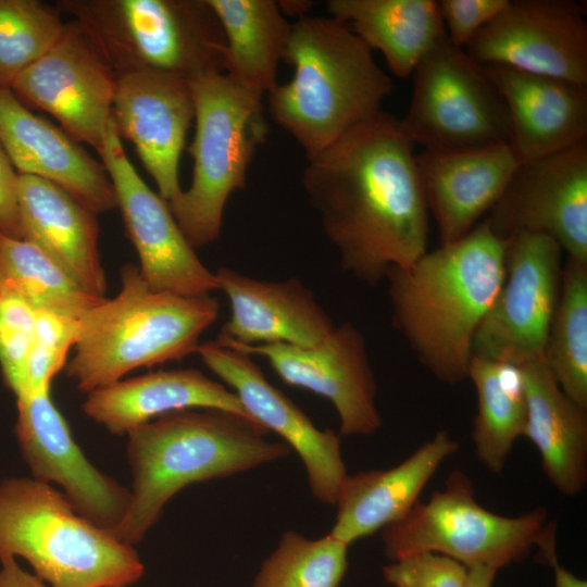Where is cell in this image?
<instances>
[{
	"mask_svg": "<svg viewBox=\"0 0 587 587\" xmlns=\"http://www.w3.org/2000/svg\"><path fill=\"white\" fill-rule=\"evenodd\" d=\"M464 50L483 66H505L587 86L586 4L510 0Z\"/></svg>",
	"mask_w": 587,
	"mask_h": 587,
	"instance_id": "7c38bea8",
	"label": "cell"
},
{
	"mask_svg": "<svg viewBox=\"0 0 587 587\" xmlns=\"http://www.w3.org/2000/svg\"><path fill=\"white\" fill-rule=\"evenodd\" d=\"M510 0H438L448 39L464 48L474 35L495 18Z\"/></svg>",
	"mask_w": 587,
	"mask_h": 587,
	"instance_id": "74e56055",
	"label": "cell"
},
{
	"mask_svg": "<svg viewBox=\"0 0 587 587\" xmlns=\"http://www.w3.org/2000/svg\"><path fill=\"white\" fill-rule=\"evenodd\" d=\"M551 567L554 575V587H587V582L574 575L555 560Z\"/></svg>",
	"mask_w": 587,
	"mask_h": 587,
	"instance_id": "b9f144b4",
	"label": "cell"
},
{
	"mask_svg": "<svg viewBox=\"0 0 587 587\" xmlns=\"http://www.w3.org/2000/svg\"><path fill=\"white\" fill-rule=\"evenodd\" d=\"M326 9L379 51L399 78L409 77L446 34L436 0H329Z\"/></svg>",
	"mask_w": 587,
	"mask_h": 587,
	"instance_id": "83f0119b",
	"label": "cell"
},
{
	"mask_svg": "<svg viewBox=\"0 0 587 587\" xmlns=\"http://www.w3.org/2000/svg\"><path fill=\"white\" fill-rule=\"evenodd\" d=\"M16 404L15 434L32 477L59 486L87 521L110 532L115 529L128 510L129 489L86 458L54 405L50 390L22 395Z\"/></svg>",
	"mask_w": 587,
	"mask_h": 587,
	"instance_id": "e0dca14e",
	"label": "cell"
},
{
	"mask_svg": "<svg viewBox=\"0 0 587 587\" xmlns=\"http://www.w3.org/2000/svg\"><path fill=\"white\" fill-rule=\"evenodd\" d=\"M383 576L392 587H467L469 570L446 555L419 552L391 561Z\"/></svg>",
	"mask_w": 587,
	"mask_h": 587,
	"instance_id": "8d00e7d4",
	"label": "cell"
},
{
	"mask_svg": "<svg viewBox=\"0 0 587 587\" xmlns=\"http://www.w3.org/2000/svg\"><path fill=\"white\" fill-rule=\"evenodd\" d=\"M467 378L477 399L472 439L479 463L500 474L517 438L524 436L527 404L520 366L473 357Z\"/></svg>",
	"mask_w": 587,
	"mask_h": 587,
	"instance_id": "f546056e",
	"label": "cell"
},
{
	"mask_svg": "<svg viewBox=\"0 0 587 587\" xmlns=\"http://www.w3.org/2000/svg\"><path fill=\"white\" fill-rule=\"evenodd\" d=\"M483 67L505 103L508 143L520 163L587 140V86L505 66Z\"/></svg>",
	"mask_w": 587,
	"mask_h": 587,
	"instance_id": "603a6c76",
	"label": "cell"
},
{
	"mask_svg": "<svg viewBox=\"0 0 587 587\" xmlns=\"http://www.w3.org/2000/svg\"><path fill=\"white\" fill-rule=\"evenodd\" d=\"M267 433L255 421L211 409L170 412L134 428L127 434L126 447L130 502L111 533L134 547L186 486L286 457L290 448L266 439Z\"/></svg>",
	"mask_w": 587,
	"mask_h": 587,
	"instance_id": "3957f363",
	"label": "cell"
},
{
	"mask_svg": "<svg viewBox=\"0 0 587 587\" xmlns=\"http://www.w3.org/2000/svg\"><path fill=\"white\" fill-rule=\"evenodd\" d=\"M485 220L499 237L537 233L587 264V140L520 163Z\"/></svg>",
	"mask_w": 587,
	"mask_h": 587,
	"instance_id": "4fadbf2b",
	"label": "cell"
},
{
	"mask_svg": "<svg viewBox=\"0 0 587 587\" xmlns=\"http://www.w3.org/2000/svg\"><path fill=\"white\" fill-rule=\"evenodd\" d=\"M382 540L391 561L435 552L467 569L482 565L499 571L533 548L544 564L558 560L557 528L545 508L517 516L494 513L479 504L471 478L459 470L426 502L419 500L405 516L385 527Z\"/></svg>",
	"mask_w": 587,
	"mask_h": 587,
	"instance_id": "9c48e42d",
	"label": "cell"
},
{
	"mask_svg": "<svg viewBox=\"0 0 587 587\" xmlns=\"http://www.w3.org/2000/svg\"><path fill=\"white\" fill-rule=\"evenodd\" d=\"M116 75L224 73L226 39L207 0H61Z\"/></svg>",
	"mask_w": 587,
	"mask_h": 587,
	"instance_id": "52a82bcc",
	"label": "cell"
},
{
	"mask_svg": "<svg viewBox=\"0 0 587 587\" xmlns=\"http://www.w3.org/2000/svg\"><path fill=\"white\" fill-rule=\"evenodd\" d=\"M544 362L561 390L587 411V264L569 258Z\"/></svg>",
	"mask_w": 587,
	"mask_h": 587,
	"instance_id": "1f68e13d",
	"label": "cell"
},
{
	"mask_svg": "<svg viewBox=\"0 0 587 587\" xmlns=\"http://www.w3.org/2000/svg\"><path fill=\"white\" fill-rule=\"evenodd\" d=\"M116 196L139 272L154 290L196 297L217 290L215 274L198 258L168 203L140 177L125 153L112 118L99 153Z\"/></svg>",
	"mask_w": 587,
	"mask_h": 587,
	"instance_id": "5bb4252c",
	"label": "cell"
},
{
	"mask_svg": "<svg viewBox=\"0 0 587 587\" xmlns=\"http://www.w3.org/2000/svg\"><path fill=\"white\" fill-rule=\"evenodd\" d=\"M505 247L484 218L462 238L386 275L394 327L444 384L467 379L475 335L504 278Z\"/></svg>",
	"mask_w": 587,
	"mask_h": 587,
	"instance_id": "7a4b0ae2",
	"label": "cell"
},
{
	"mask_svg": "<svg viewBox=\"0 0 587 587\" xmlns=\"http://www.w3.org/2000/svg\"><path fill=\"white\" fill-rule=\"evenodd\" d=\"M467 587H492L497 570L476 565L469 567Z\"/></svg>",
	"mask_w": 587,
	"mask_h": 587,
	"instance_id": "60d3db41",
	"label": "cell"
},
{
	"mask_svg": "<svg viewBox=\"0 0 587 587\" xmlns=\"http://www.w3.org/2000/svg\"><path fill=\"white\" fill-rule=\"evenodd\" d=\"M82 409L114 435H127L163 414L180 410H221L254 421L232 389L193 369L117 380L88 392Z\"/></svg>",
	"mask_w": 587,
	"mask_h": 587,
	"instance_id": "484cf974",
	"label": "cell"
},
{
	"mask_svg": "<svg viewBox=\"0 0 587 587\" xmlns=\"http://www.w3.org/2000/svg\"><path fill=\"white\" fill-rule=\"evenodd\" d=\"M284 62L294 76L266 95L267 112L308 160L380 112L394 90L372 50L332 16L307 14L291 23Z\"/></svg>",
	"mask_w": 587,
	"mask_h": 587,
	"instance_id": "277c9868",
	"label": "cell"
},
{
	"mask_svg": "<svg viewBox=\"0 0 587 587\" xmlns=\"http://www.w3.org/2000/svg\"><path fill=\"white\" fill-rule=\"evenodd\" d=\"M223 28L224 73L264 97L277 85L291 32L277 1L207 0Z\"/></svg>",
	"mask_w": 587,
	"mask_h": 587,
	"instance_id": "f1b7e54d",
	"label": "cell"
},
{
	"mask_svg": "<svg viewBox=\"0 0 587 587\" xmlns=\"http://www.w3.org/2000/svg\"><path fill=\"white\" fill-rule=\"evenodd\" d=\"M21 239L50 257L88 292L104 298L97 215L46 179L17 175Z\"/></svg>",
	"mask_w": 587,
	"mask_h": 587,
	"instance_id": "d4e9b609",
	"label": "cell"
},
{
	"mask_svg": "<svg viewBox=\"0 0 587 587\" xmlns=\"http://www.w3.org/2000/svg\"><path fill=\"white\" fill-rule=\"evenodd\" d=\"M214 274L217 290L227 296L230 305V316L218 336L233 342L313 347L335 327L312 291L297 277L261 280L225 266Z\"/></svg>",
	"mask_w": 587,
	"mask_h": 587,
	"instance_id": "7402d4cb",
	"label": "cell"
},
{
	"mask_svg": "<svg viewBox=\"0 0 587 587\" xmlns=\"http://www.w3.org/2000/svg\"><path fill=\"white\" fill-rule=\"evenodd\" d=\"M428 213L440 245L469 234L500 198L520 162L509 143L415 155Z\"/></svg>",
	"mask_w": 587,
	"mask_h": 587,
	"instance_id": "44dd1931",
	"label": "cell"
},
{
	"mask_svg": "<svg viewBox=\"0 0 587 587\" xmlns=\"http://www.w3.org/2000/svg\"><path fill=\"white\" fill-rule=\"evenodd\" d=\"M115 85L116 74L72 20L54 46L22 72L10 89L20 100L55 117L77 142L100 153Z\"/></svg>",
	"mask_w": 587,
	"mask_h": 587,
	"instance_id": "2e32d148",
	"label": "cell"
},
{
	"mask_svg": "<svg viewBox=\"0 0 587 587\" xmlns=\"http://www.w3.org/2000/svg\"><path fill=\"white\" fill-rule=\"evenodd\" d=\"M196 130L188 152L192 180L168 203L190 246L214 242L221 233L228 198L246 185L247 171L268 134L263 96L225 73L188 79Z\"/></svg>",
	"mask_w": 587,
	"mask_h": 587,
	"instance_id": "ba28073f",
	"label": "cell"
},
{
	"mask_svg": "<svg viewBox=\"0 0 587 587\" xmlns=\"http://www.w3.org/2000/svg\"><path fill=\"white\" fill-rule=\"evenodd\" d=\"M348 547L329 534L310 539L288 530L251 587H338L348 569Z\"/></svg>",
	"mask_w": 587,
	"mask_h": 587,
	"instance_id": "d6a6232c",
	"label": "cell"
},
{
	"mask_svg": "<svg viewBox=\"0 0 587 587\" xmlns=\"http://www.w3.org/2000/svg\"><path fill=\"white\" fill-rule=\"evenodd\" d=\"M0 143L18 174L53 183L96 215L117 207L104 164L32 113L10 88H0Z\"/></svg>",
	"mask_w": 587,
	"mask_h": 587,
	"instance_id": "ffe728a7",
	"label": "cell"
},
{
	"mask_svg": "<svg viewBox=\"0 0 587 587\" xmlns=\"http://www.w3.org/2000/svg\"><path fill=\"white\" fill-rule=\"evenodd\" d=\"M458 449L459 442L447 430H440L394 467L347 474L337 494V513L329 535L350 546L401 520Z\"/></svg>",
	"mask_w": 587,
	"mask_h": 587,
	"instance_id": "cb8c5ba5",
	"label": "cell"
},
{
	"mask_svg": "<svg viewBox=\"0 0 587 587\" xmlns=\"http://www.w3.org/2000/svg\"><path fill=\"white\" fill-rule=\"evenodd\" d=\"M502 285L473 341V357L521 366L544 359L561 288L562 249L521 232L507 239Z\"/></svg>",
	"mask_w": 587,
	"mask_h": 587,
	"instance_id": "8fae6325",
	"label": "cell"
},
{
	"mask_svg": "<svg viewBox=\"0 0 587 587\" xmlns=\"http://www.w3.org/2000/svg\"><path fill=\"white\" fill-rule=\"evenodd\" d=\"M284 15L296 14L298 17L307 15V12L312 7L310 1H277Z\"/></svg>",
	"mask_w": 587,
	"mask_h": 587,
	"instance_id": "7bdbcfd3",
	"label": "cell"
},
{
	"mask_svg": "<svg viewBox=\"0 0 587 587\" xmlns=\"http://www.w3.org/2000/svg\"><path fill=\"white\" fill-rule=\"evenodd\" d=\"M121 290L79 320L66 376L85 394L123 379L139 367L180 361L196 353L201 335L216 321L211 295L187 297L152 289L139 267L121 268Z\"/></svg>",
	"mask_w": 587,
	"mask_h": 587,
	"instance_id": "5b68a950",
	"label": "cell"
},
{
	"mask_svg": "<svg viewBox=\"0 0 587 587\" xmlns=\"http://www.w3.org/2000/svg\"><path fill=\"white\" fill-rule=\"evenodd\" d=\"M105 587H130V586H127V585H112V586H105Z\"/></svg>",
	"mask_w": 587,
	"mask_h": 587,
	"instance_id": "ee69618b",
	"label": "cell"
},
{
	"mask_svg": "<svg viewBox=\"0 0 587 587\" xmlns=\"http://www.w3.org/2000/svg\"><path fill=\"white\" fill-rule=\"evenodd\" d=\"M217 338L249 355L264 358L285 384L329 400L339 417V435L369 436L382 427L367 346L353 324L335 325L313 347L280 342L246 346Z\"/></svg>",
	"mask_w": 587,
	"mask_h": 587,
	"instance_id": "9a60e30c",
	"label": "cell"
},
{
	"mask_svg": "<svg viewBox=\"0 0 587 587\" xmlns=\"http://www.w3.org/2000/svg\"><path fill=\"white\" fill-rule=\"evenodd\" d=\"M0 287L17 294L35 311L78 321L105 298L88 292L36 246L1 232Z\"/></svg>",
	"mask_w": 587,
	"mask_h": 587,
	"instance_id": "4dcf8cb0",
	"label": "cell"
},
{
	"mask_svg": "<svg viewBox=\"0 0 587 587\" xmlns=\"http://www.w3.org/2000/svg\"><path fill=\"white\" fill-rule=\"evenodd\" d=\"M412 147L400 120L380 111L308 160L302 173L341 267L369 286L427 251L429 213Z\"/></svg>",
	"mask_w": 587,
	"mask_h": 587,
	"instance_id": "6da1fadb",
	"label": "cell"
},
{
	"mask_svg": "<svg viewBox=\"0 0 587 587\" xmlns=\"http://www.w3.org/2000/svg\"><path fill=\"white\" fill-rule=\"evenodd\" d=\"M78 332V320L36 311L34 336L25 364L24 390L20 396L50 390L53 377L66 365Z\"/></svg>",
	"mask_w": 587,
	"mask_h": 587,
	"instance_id": "e575fe53",
	"label": "cell"
},
{
	"mask_svg": "<svg viewBox=\"0 0 587 587\" xmlns=\"http://www.w3.org/2000/svg\"><path fill=\"white\" fill-rule=\"evenodd\" d=\"M520 369L527 404L523 437L536 447L551 485L563 496H576L587 483V411L561 390L544 359Z\"/></svg>",
	"mask_w": 587,
	"mask_h": 587,
	"instance_id": "4316f807",
	"label": "cell"
},
{
	"mask_svg": "<svg viewBox=\"0 0 587 587\" xmlns=\"http://www.w3.org/2000/svg\"><path fill=\"white\" fill-rule=\"evenodd\" d=\"M0 587H49L37 575L22 569L16 559H0Z\"/></svg>",
	"mask_w": 587,
	"mask_h": 587,
	"instance_id": "ab89813d",
	"label": "cell"
},
{
	"mask_svg": "<svg viewBox=\"0 0 587 587\" xmlns=\"http://www.w3.org/2000/svg\"><path fill=\"white\" fill-rule=\"evenodd\" d=\"M17 175L0 143V232L21 239Z\"/></svg>",
	"mask_w": 587,
	"mask_h": 587,
	"instance_id": "f35d334b",
	"label": "cell"
},
{
	"mask_svg": "<svg viewBox=\"0 0 587 587\" xmlns=\"http://www.w3.org/2000/svg\"><path fill=\"white\" fill-rule=\"evenodd\" d=\"M203 364L238 396L250 416L275 432L303 462L314 498L335 505L347 476L340 435L320 429L284 392L273 386L251 355L216 338L200 344Z\"/></svg>",
	"mask_w": 587,
	"mask_h": 587,
	"instance_id": "ac0fdd59",
	"label": "cell"
},
{
	"mask_svg": "<svg viewBox=\"0 0 587 587\" xmlns=\"http://www.w3.org/2000/svg\"><path fill=\"white\" fill-rule=\"evenodd\" d=\"M35 319L36 311L22 297L0 287V367L7 386L16 398L24 390Z\"/></svg>",
	"mask_w": 587,
	"mask_h": 587,
	"instance_id": "d590c367",
	"label": "cell"
},
{
	"mask_svg": "<svg viewBox=\"0 0 587 587\" xmlns=\"http://www.w3.org/2000/svg\"><path fill=\"white\" fill-rule=\"evenodd\" d=\"M5 557L26 560L49 587L130 586L145 574L133 546L33 477L0 482V559Z\"/></svg>",
	"mask_w": 587,
	"mask_h": 587,
	"instance_id": "8992f818",
	"label": "cell"
},
{
	"mask_svg": "<svg viewBox=\"0 0 587 587\" xmlns=\"http://www.w3.org/2000/svg\"><path fill=\"white\" fill-rule=\"evenodd\" d=\"M400 126L428 151H454L509 142L505 103L484 67L445 34L422 58Z\"/></svg>",
	"mask_w": 587,
	"mask_h": 587,
	"instance_id": "30bf717a",
	"label": "cell"
},
{
	"mask_svg": "<svg viewBox=\"0 0 587 587\" xmlns=\"http://www.w3.org/2000/svg\"><path fill=\"white\" fill-rule=\"evenodd\" d=\"M59 9L37 0H0V88L43 57L61 37Z\"/></svg>",
	"mask_w": 587,
	"mask_h": 587,
	"instance_id": "836d02e7",
	"label": "cell"
},
{
	"mask_svg": "<svg viewBox=\"0 0 587 587\" xmlns=\"http://www.w3.org/2000/svg\"><path fill=\"white\" fill-rule=\"evenodd\" d=\"M111 118L118 137L135 147L159 195L173 200L183 190L179 161L195 121L188 79L151 70L116 75Z\"/></svg>",
	"mask_w": 587,
	"mask_h": 587,
	"instance_id": "d6986e66",
	"label": "cell"
}]
</instances>
